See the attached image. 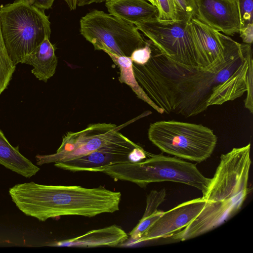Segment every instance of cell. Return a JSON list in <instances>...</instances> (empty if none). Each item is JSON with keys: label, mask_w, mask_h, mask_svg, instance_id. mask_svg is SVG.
I'll use <instances>...</instances> for the list:
<instances>
[{"label": "cell", "mask_w": 253, "mask_h": 253, "mask_svg": "<svg viewBox=\"0 0 253 253\" xmlns=\"http://www.w3.org/2000/svg\"><path fill=\"white\" fill-rule=\"evenodd\" d=\"M225 59L207 68L177 64L151 41V56L142 65L132 62L134 77L148 97L167 114L196 116L214 105H222L246 92L251 44L240 43L219 33Z\"/></svg>", "instance_id": "1"}, {"label": "cell", "mask_w": 253, "mask_h": 253, "mask_svg": "<svg viewBox=\"0 0 253 253\" xmlns=\"http://www.w3.org/2000/svg\"><path fill=\"white\" fill-rule=\"evenodd\" d=\"M13 203L25 215L45 221L63 215L91 217L119 210L121 193L100 186L46 185L30 182L9 190Z\"/></svg>", "instance_id": "2"}, {"label": "cell", "mask_w": 253, "mask_h": 253, "mask_svg": "<svg viewBox=\"0 0 253 253\" xmlns=\"http://www.w3.org/2000/svg\"><path fill=\"white\" fill-rule=\"evenodd\" d=\"M251 144L222 154L213 177L202 197L205 206L196 217L176 233L185 241L205 234L222 224L241 208L250 189Z\"/></svg>", "instance_id": "3"}, {"label": "cell", "mask_w": 253, "mask_h": 253, "mask_svg": "<svg viewBox=\"0 0 253 253\" xmlns=\"http://www.w3.org/2000/svg\"><path fill=\"white\" fill-rule=\"evenodd\" d=\"M114 180H124L145 187L151 183L171 181L195 187L202 193L211 178L205 177L196 165L176 157L150 153L144 160L116 164L101 169Z\"/></svg>", "instance_id": "4"}, {"label": "cell", "mask_w": 253, "mask_h": 253, "mask_svg": "<svg viewBox=\"0 0 253 253\" xmlns=\"http://www.w3.org/2000/svg\"><path fill=\"white\" fill-rule=\"evenodd\" d=\"M0 27L7 53L16 66L50 38V22L44 10L27 0L0 6Z\"/></svg>", "instance_id": "5"}, {"label": "cell", "mask_w": 253, "mask_h": 253, "mask_svg": "<svg viewBox=\"0 0 253 253\" xmlns=\"http://www.w3.org/2000/svg\"><path fill=\"white\" fill-rule=\"evenodd\" d=\"M149 140L164 153L201 163L209 158L217 142L211 128L192 123L161 121L150 124Z\"/></svg>", "instance_id": "6"}, {"label": "cell", "mask_w": 253, "mask_h": 253, "mask_svg": "<svg viewBox=\"0 0 253 253\" xmlns=\"http://www.w3.org/2000/svg\"><path fill=\"white\" fill-rule=\"evenodd\" d=\"M82 35L95 50L130 57L147 42L134 25L103 11L93 10L80 21Z\"/></svg>", "instance_id": "7"}, {"label": "cell", "mask_w": 253, "mask_h": 253, "mask_svg": "<svg viewBox=\"0 0 253 253\" xmlns=\"http://www.w3.org/2000/svg\"><path fill=\"white\" fill-rule=\"evenodd\" d=\"M190 21H143L135 25L161 53L175 63L190 68H207L192 36Z\"/></svg>", "instance_id": "8"}, {"label": "cell", "mask_w": 253, "mask_h": 253, "mask_svg": "<svg viewBox=\"0 0 253 253\" xmlns=\"http://www.w3.org/2000/svg\"><path fill=\"white\" fill-rule=\"evenodd\" d=\"M129 123L120 126L111 123L92 124L82 130L67 132L56 153L36 156L37 165L67 161L89 154L112 141L119 131Z\"/></svg>", "instance_id": "9"}, {"label": "cell", "mask_w": 253, "mask_h": 253, "mask_svg": "<svg viewBox=\"0 0 253 253\" xmlns=\"http://www.w3.org/2000/svg\"><path fill=\"white\" fill-rule=\"evenodd\" d=\"M149 154L119 132L110 142L89 154L54 163V166L73 172H99L101 169L116 164L141 161Z\"/></svg>", "instance_id": "10"}, {"label": "cell", "mask_w": 253, "mask_h": 253, "mask_svg": "<svg viewBox=\"0 0 253 253\" xmlns=\"http://www.w3.org/2000/svg\"><path fill=\"white\" fill-rule=\"evenodd\" d=\"M206 201L202 198L182 203L166 212L145 232L137 244L154 239L171 237L187 226L198 215Z\"/></svg>", "instance_id": "11"}, {"label": "cell", "mask_w": 253, "mask_h": 253, "mask_svg": "<svg viewBox=\"0 0 253 253\" xmlns=\"http://www.w3.org/2000/svg\"><path fill=\"white\" fill-rule=\"evenodd\" d=\"M195 18L218 32L229 36L239 33L241 27L235 0H195Z\"/></svg>", "instance_id": "12"}, {"label": "cell", "mask_w": 253, "mask_h": 253, "mask_svg": "<svg viewBox=\"0 0 253 253\" xmlns=\"http://www.w3.org/2000/svg\"><path fill=\"white\" fill-rule=\"evenodd\" d=\"M128 237L121 227L112 225L90 230L78 237L55 242L48 246L80 248L116 247L126 242Z\"/></svg>", "instance_id": "13"}, {"label": "cell", "mask_w": 253, "mask_h": 253, "mask_svg": "<svg viewBox=\"0 0 253 253\" xmlns=\"http://www.w3.org/2000/svg\"><path fill=\"white\" fill-rule=\"evenodd\" d=\"M194 41L203 58L210 65L224 60V47L219 32L196 18L190 21Z\"/></svg>", "instance_id": "14"}, {"label": "cell", "mask_w": 253, "mask_h": 253, "mask_svg": "<svg viewBox=\"0 0 253 253\" xmlns=\"http://www.w3.org/2000/svg\"><path fill=\"white\" fill-rule=\"evenodd\" d=\"M105 6L110 14L134 25L159 18L158 8L146 0H108Z\"/></svg>", "instance_id": "15"}, {"label": "cell", "mask_w": 253, "mask_h": 253, "mask_svg": "<svg viewBox=\"0 0 253 253\" xmlns=\"http://www.w3.org/2000/svg\"><path fill=\"white\" fill-rule=\"evenodd\" d=\"M22 63L33 66L31 72L40 81L46 83L55 73L58 64L54 45L46 38Z\"/></svg>", "instance_id": "16"}, {"label": "cell", "mask_w": 253, "mask_h": 253, "mask_svg": "<svg viewBox=\"0 0 253 253\" xmlns=\"http://www.w3.org/2000/svg\"><path fill=\"white\" fill-rule=\"evenodd\" d=\"M0 164L26 178L35 175L40 168L24 157L18 147L12 146L0 129Z\"/></svg>", "instance_id": "17"}, {"label": "cell", "mask_w": 253, "mask_h": 253, "mask_svg": "<svg viewBox=\"0 0 253 253\" xmlns=\"http://www.w3.org/2000/svg\"><path fill=\"white\" fill-rule=\"evenodd\" d=\"M106 53L119 68V80L120 83L126 84L131 88L138 98L147 103L159 113L163 114L164 110L152 101L137 83L134 75L132 62L130 57L118 56L109 52Z\"/></svg>", "instance_id": "18"}, {"label": "cell", "mask_w": 253, "mask_h": 253, "mask_svg": "<svg viewBox=\"0 0 253 253\" xmlns=\"http://www.w3.org/2000/svg\"><path fill=\"white\" fill-rule=\"evenodd\" d=\"M15 68L7 53L0 27V95L9 85Z\"/></svg>", "instance_id": "19"}, {"label": "cell", "mask_w": 253, "mask_h": 253, "mask_svg": "<svg viewBox=\"0 0 253 253\" xmlns=\"http://www.w3.org/2000/svg\"><path fill=\"white\" fill-rule=\"evenodd\" d=\"M159 10L158 20L176 21L186 19L189 21L180 9L174 0H157Z\"/></svg>", "instance_id": "20"}, {"label": "cell", "mask_w": 253, "mask_h": 253, "mask_svg": "<svg viewBox=\"0 0 253 253\" xmlns=\"http://www.w3.org/2000/svg\"><path fill=\"white\" fill-rule=\"evenodd\" d=\"M166 191L162 189L160 191L152 190L147 196L146 207L143 216L153 213L165 200Z\"/></svg>", "instance_id": "21"}, {"label": "cell", "mask_w": 253, "mask_h": 253, "mask_svg": "<svg viewBox=\"0 0 253 253\" xmlns=\"http://www.w3.org/2000/svg\"><path fill=\"white\" fill-rule=\"evenodd\" d=\"M240 18L241 27L253 23V0H235Z\"/></svg>", "instance_id": "22"}, {"label": "cell", "mask_w": 253, "mask_h": 253, "mask_svg": "<svg viewBox=\"0 0 253 253\" xmlns=\"http://www.w3.org/2000/svg\"><path fill=\"white\" fill-rule=\"evenodd\" d=\"M252 57H253L250 58L249 61V68L246 75L247 95L244 100L245 107L248 109L251 113H253V60Z\"/></svg>", "instance_id": "23"}, {"label": "cell", "mask_w": 253, "mask_h": 253, "mask_svg": "<svg viewBox=\"0 0 253 253\" xmlns=\"http://www.w3.org/2000/svg\"><path fill=\"white\" fill-rule=\"evenodd\" d=\"M150 43V40H147L146 44L144 47L136 49L133 51L130 56L133 63L142 65L148 61L151 53Z\"/></svg>", "instance_id": "24"}, {"label": "cell", "mask_w": 253, "mask_h": 253, "mask_svg": "<svg viewBox=\"0 0 253 253\" xmlns=\"http://www.w3.org/2000/svg\"><path fill=\"white\" fill-rule=\"evenodd\" d=\"M178 6L189 20L195 18L197 8L195 0H174Z\"/></svg>", "instance_id": "25"}, {"label": "cell", "mask_w": 253, "mask_h": 253, "mask_svg": "<svg viewBox=\"0 0 253 253\" xmlns=\"http://www.w3.org/2000/svg\"><path fill=\"white\" fill-rule=\"evenodd\" d=\"M239 33L244 43L252 44L253 41V23L240 28Z\"/></svg>", "instance_id": "26"}, {"label": "cell", "mask_w": 253, "mask_h": 253, "mask_svg": "<svg viewBox=\"0 0 253 253\" xmlns=\"http://www.w3.org/2000/svg\"><path fill=\"white\" fill-rule=\"evenodd\" d=\"M32 5L44 11L51 7L54 0H27Z\"/></svg>", "instance_id": "27"}, {"label": "cell", "mask_w": 253, "mask_h": 253, "mask_svg": "<svg viewBox=\"0 0 253 253\" xmlns=\"http://www.w3.org/2000/svg\"><path fill=\"white\" fill-rule=\"evenodd\" d=\"M108 0H78V6H83L92 3L106 2Z\"/></svg>", "instance_id": "28"}, {"label": "cell", "mask_w": 253, "mask_h": 253, "mask_svg": "<svg viewBox=\"0 0 253 253\" xmlns=\"http://www.w3.org/2000/svg\"><path fill=\"white\" fill-rule=\"evenodd\" d=\"M71 10H75L78 6V0H64Z\"/></svg>", "instance_id": "29"}, {"label": "cell", "mask_w": 253, "mask_h": 253, "mask_svg": "<svg viewBox=\"0 0 253 253\" xmlns=\"http://www.w3.org/2000/svg\"><path fill=\"white\" fill-rule=\"evenodd\" d=\"M148 1H149L151 4L152 5L156 6L157 7V0H146Z\"/></svg>", "instance_id": "30"}]
</instances>
